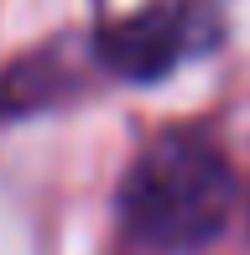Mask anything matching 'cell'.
Wrapping results in <instances>:
<instances>
[{"label":"cell","instance_id":"7a4b0ae2","mask_svg":"<svg viewBox=\"0 0 250 255\" xmlns=\"http://www.w3.org/2000/svg\"><path fill=\"white\" fill-rule=\"evenodd\" d=\"M219 47V5L214 0H151L130 16L110 21L94 37V63L125 84H156L177 63Z\"/></svg>","mask_w":250,"mask_h":255},{"label":"cell","instance_id":"6da1fadb","mask_svg":"<svg viewBox=\"0 0 250 255\" xmlns=\"http://www.w3.org/2000/svg\"><path fill=\"white\" fill-rule=\"evenodd\" d=\"M235 167L198 125L162 130L120 182V224L146 250H198L235 214Z\"/></svg>","mask_w":250,"mask_h":255},{"label":"cell","instance_id":"3957f363","mask_svg":"<svg viewBox=\"0 0 250 255\" xmlns=\"http://www.w3.org/2000/svg\"><path fill=\"white\" fill-rule=\"evenodd\" d=\"M89 52L94 42L84 47L78 37H58L21 52L10 68H0V120H26V115L52 110L68 94H78L89 73Z\"/></svg>","mask_w":250,"mask_h":255}]
</instances>
